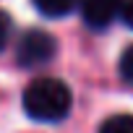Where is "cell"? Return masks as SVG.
<instances>
[{"label": "cell", "instance_id": "7a4b0ae2", "mask_svg": "<svg viewBox=\"0 0 133 133\" xmlns=\"http://www.w3.org/2000/svg\"><path fill=\"white\" fill-rule=\"evenodd\" d=\"M57 52V42L52 34L42 31V29H29L21 34L18 44H16V60L24 68H39L47 65Z\"/></svg>", "mask_w": 133, "mask_h": 133}, {"label": "cell", "instance_id": "ba28073f", "mask_svg": "<svg viewBox=\"0 0 133 133\" xmlns=\"http://www.w3.org/2000/svg\"><path fill=\"white\" fill-rule=\"evenodd\" d=\"M120 18L128 29H133V0H123V11H120Z\"/></svg>", "mask_w": 133, "mask_h": 133}, {"label": "cell", "instance_id": "8992f818", "mask_svg": "<svg viewBox=\"0 0 133 133\" xmlns=\"http://www.w3.org/2000/svg\"><path fill=\"white\" fill-rule=\"evenodd\" d=\"M117 71L123 76V81L133 84V44H128L120 55V63H117Z\"/></svg>", "mask_w": 133, "mask_h": 133}, {"label": "cell", "instance_id": "52a82bcc", "mask_svg": "<svg viewBox=\"0 0 133 133\" xmlns=\"http://www.w3.org/2000/svg\"><path fill=\"white\" fill-rule=\"evenodd\" d=\"M11 31H13V21L5 11H0V52L8 47V39H11Z\"/></svg>", "mask_w": 133, "mask_h": 133}, {"label": "cell", "instance_id": "277c9868", "mask_svg": "<svg viewBox=\"0 0 133 133\" xmlns=\"http://www.w3.org/2000/svg\"><path fill=\"white\" fill-rule=\"evenodd\" d=\"M31 3L44 18H63L78 8V0H31Z\"/></svg>", "mask_w": 133, "mask_h": 133}, {"label": "cell", "instance_id": "5b68a950", "mask_svg": "<svg viewBox=\"0 0 133 133\" xmlns=\"http://www.w3.org/2000/svg\"><path fill=\"white\" fill-rule=\"evenodd\" d=\"M99 133H133V115H112L102 123Z\"/></svg>", "mask_w": 133, "mask_h": 133}, {"label": "cell", "instance_id": "3957f363", "mask_svg": "<svg viewBox=\"0 0 133 133\" xmlns=\"http://www.w3.org/2000/svg\"><path fill=\"white\" fill-rule=\"evenodd\" d=\"M81 18L89 29H107L123 11V0H78Z\"/></svg>", "mask_w": 133, "mask_h": 133}, {"label": "cell", "instance_id": "6da1fadb", "mask_svg": "<svg viewBox=\"0 0 133 133\" xmlns=\"http://www.w3.org/2000/svg\"><path fill=\"white\" fill-rule=\"evenodd\" d=\"M71 104H73V97L68 84L52 76L34 78L24 89V112L37 123H57L68 117Z\"/></svg>", "mask_w": 133, "mask_h": 133}]
</instances>
